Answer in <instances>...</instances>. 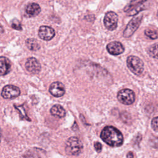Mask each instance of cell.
<instances>
[{"mask_svg":"<svg viewBox=\"0 0 158 158\" xmlns=\"http://www.w3.org/2000/svg\"><path fill=\"white\" fill-rule=\"evenodd\" d=\"M151 127L155 131H157V117L152 118L151 121Z\"/></svg>","mask_w":158,"mask_h":158,"instance_id":"44dd1931","label":"cell"},{"mask_svg":"<svg viewBox=\"0 0 158 158\" xmlns=\"http://www.w3.org/2000/svg\"><path fill=\"white\" fill-rule=\"evenodd\" d=\"M11 68L10 60L6 57H0V76H3L7 74Z\"/></svg>","mask_w":158,"mask_h":158,"instance_id":"4fadbf2b","label":"cell"},{"mask_svg":"<svg viewBox=\"0 0 158 158\" xmlns=\"http://www.w3.org/2000/svg\"><path fill=\"white\" fill-rule=\"evenodd\" d=\"M142 18H143V16L139 14L136 17H135L134 18H133L130 21V22L127 25V27L123 33V35L124 37L125 38L130 37L135 33V31L139 27L141 23Z\"/></svg>","mask_w":158,"mask_h":158,"instance_id":"5b68a950","label":"cell"},{"mask_svg":"<svg viewBox=\"0 0 158 158\" xmlns=\"http://www.w3.org/2000/svg\"><path fill=\"white\" fill-rule=\"evenodd\" d=\"M20 94V89L14 85H8L5 86L1 92V96L4 99H12L19 96Z\"/></svg>","mask_w":158,"mask_h":158,"instance_id":"52a82bcc","label":"cell"},{"mask_svg":"<svg viewBox=\"0 0 158 158\" xmlns=\"http://www.w3.org/2000/svg\"><path fill=\"white\" fill-rule=\"evenodd\" d=\"M3 33H4V28H3L2 26L1 25V23H0V35H2Z\"/></svg>","mask_w":158,"mask_h":158,"instance_id":"cb8c5ba5","label":"cell"},{"mask_svg":"<svg viewBox=\"0 0 158 158\" xmlns=\"http://www.w3.org/2000/svg\"><path fill=\"white\" fill-rule=\"evenodd\" d=\"M149 55L151 57L157 58V44H155L154 45L152 46L149 49Z\"/></svg>","mask_w":158,"mask_h":158,"instance_id":"d6986e66","label":"cell"},{"mask_svg":"<svg viewBox=\"0 0 158 158\" xmlns=\"http://www.w3.org/2000/svg\"><path fill=\"white\" fill-rule=\"evenodd\" d=\"M118 23V16L114 12H107L104 19V24L106 28L110 30H114L117 27Z\"/></svg>","mask_w":158,"mask_h":158,"instance_id":"8992f818","label":"cell"},{"mask_svg":"<svg viewBox=\"0 0 158 158\" xmlns=\"http://www.w3.org/2000/svg\"><path fill=\"white\" fill-rule=\"evenodd\" d=\"M26 69L31 73H38L41 70V65L35 57H29L25 62Z\"/></svg>","mask_w":158,"mask_h":158,"instance_id":"ba28073f","label":"cell"},{"mask_svg":"<svg viewBox=\"0 0 158 158\" xmlns=\"http://www.w3.org/2000/svg\"><path fill=\"white\" fill-rule=\"evenodd\" d=\"M1 129H0V142H1Z\"/></svg>","mask_w":158,"mask_h":158,"instance_id":"d4e9b609","label":"cell"},{"mask_svg":"<svg viewBox=\"0 0 158 158\" xmlns=\"http://www.w3.org/2000/svg\"><path fill=\"white\" fill-rule=\"evenodd\" d=\"M49 91L54 96L60 97L65 93V87L62 83L59 81H55L51 83L49 86Z\"/></svg>","mask_w":158,"mask_h":158,"instance_id":"30bf717a","label":"cell"},{"mask_svg":"<svg viewBox=\"0 0 158 158\" xmlns=\"http://www.w3.org/2000/svg\"><path fill=\"white\" fill-rule=\"evenodd\" d=\"M27 48L31 51H37L40 48L38 41L33 38H28L25 41Z\"/></svg>","mask_w":158,"mask_h":158,"instance_id":"9a60e30c","label":"cell"},{"mask_svg":"<svg viewBox=\"0 0 158 158\" xmlns=\"http://www.w3.org/2000/svg\"><path fill=\"white\" fill-rule=\"evenodd\" d=\"M15 109H17L19 111V113H20V116H21L22 119H25V120H27L28 121H30V118L27 116V115L25 112V109L23 108V107L22 106H15Z\"/></svg>","mask_w":158,"mask_h":158,"instance_id":"e0dca14e","label":"cell"},{"mask_svg":"<svg viewBox=\"0 0 158 158\" xmlns=\"http://www.w3.org/2000/svg\"><path fill=\"white\" fill-rule=\"evenodd\" d=\"M82 149V143L76 137H70L66 141L65 150L69 155L78 156L81 153Z\"/></svg>","mask_w":158,"mask_h":158,"instance_id":"7a4b0ae2","label":"cell"},{"mask_svg":"<svg viewBox=\"0 0 158 158\" xmlns=\"http://www.w3.org/2000/svg\"><path fill=\"white\" fill-rule=\"evenodd\" d=\"M127 158H134V154L131 151H130L127 153Z\"/></svg>","mask_w":158,"mask_h":158,"instance_id":"603a6c76","label":"cell"},{"mask_svg":"<svg viewBox=\"0 0 158 158\" xmlns=\"http://www.w3.org/2000/svg\"><path fill=\"white\" fill-rule=\"evenodd\" d=\"M127 64L130 70L136 75L142 73L144 70V64L143 61L138 57L130 56L127 58Z\"/></svg>","mask_w":158,"mask_h":158,"instance_id":"3957f363","label":"cell"},{"mask_svg":"<svg viewBox=\"0 0 158 158\" xmlns=\"http://www.w3.org/2000/svg\"><path fill=\"white\" fill-rule=\"evenodd\" d=\"M146 0H132L129 4H127V6L124 8L125 12H130L133 9H135L140 4H141Z\"/></svg>","mask_w":158,"mask_h":158,"instance_id":"2e32d148","label":"cell"},{"mask_svg":"<svg viewBox=\"0 0 158 158\" xmlns=\"http://www.w3.org/2000/svg\"><path fill=\"white\" fill-rule=\"evenodd\" d=\"M94 146L96 151L98 152H100L102 150V145L99 142H95L94 143Z\"/></svg>","mask_w":158,"mask_h":158,"instance_id":"7402d4cb","label":"cell"},{"mask_svg":"<svg viewBox=\"0 0 158 158\" xmlns=\"http://www.w3.org/2000/svg\"><path fill=\"white\" fill-rule=\"evenodd\" d=\"M107 50L108 52L112 55L117 56L123 52L124 47L121 43L118 41H112L107 45Z\"/></svg>","mask_w":158,"mask_h":158,"instance_id":"8fae6325","label":"cell"},{"mask_svg":"<svg viewBox=\"0 0 158 158\" xmlns=\"http://www.w3.org/2000/svg\"><path fill=\"white\" fill-rule=\"evenodd\" d=\"M101 138L107 144L112 147L120 146L123 142L122 133L112 126H107L103 128L101 133Z\"/></svg>","mask_w":158,"mask_h":158,"instance_id":"6da1fadb","label":"cell"},{"mask_svg":"<svg viewBox=\"0 0 158 158\" xmlns=\"http://www.w3.org/2000/svg\"><path fill=\"white\" fill-rule=\"evenodd\" d=\"M11 26L13 28H14L15 30H21L22 28L20 22L18 20H14L13 22H12Z\"/></svg>","mask_w":158,"mask_h":158,"instance_id":"ffe728a7","label":"cell"},{"mask_svg":"<svg viewBox=\"0 0 158 158\" xmlns=\"http://www.w3.org/2000/svg\"><path fill=\"white\" fill-rule=\"evenodd\" d=\"M51 114L59 118H62L65 115V109L60 105L56 104L53 106L50 110Z\"/></svg>","mask_w":158,"mask_h":158,"instance_id":"5bb4252c","label":"cell"},{"mask_svg":"<svg viewBox=\"0 0 158 158\" xmlns=\"http://www.w3.org/2000/svg\"><path fill=\"white\" fill-rule=\"evenodd\" d=\"M145 35L152 40L156 39L157 38V32L156 30H151V29H147L145 30Z\"/></svg>","mask_w":158,"mask_h":158,"instance_id":"ac0fdd59","label":"cell"},{"mask_svg":"<svg viewBox=\"0 0 158 158\" xmlns=\"http://www.w3.org/2000/svg\"><path fill=\"white\" fill-rule=\"evenodd\" d=\"M117 99L123 104L130 105L135 100V94L130 89H123L118 93Z\"/></svg>","mask_w":158,"mask_h":158,"instance_id":"277c9868","label":"cell"},{"mask_svg":"<svg viewBox=\"0 0 158 158\" xmlns=\"http://www.w3.org/2000/svg\"><path fill=\"white\" fill-rule=\"evenodd\" d=\"M41 11V9L40 6L36 3H30L28 4L26 7L25 9V14L27 17H32L36 16L40 14Z\"/></svg>","mask_w":158,"mask_h":158,"instance_id":"7c38bea8","label":"cell"},{"mask_svg":"<svg viewBox=\"0 0 158 158\" xmlns=\"http://www.w3.org/2000/svg\"><path fill=\"white\" fill-rule=\"evenodd\" d=\"M55 35L54 30L48 26H41L38 30L39 37L45 41H49L51 40Z\"/></svg>","mask_w":158,"mask_h":158,"instance_id":"9c48e42d","label":"cell"}]
</instances>
